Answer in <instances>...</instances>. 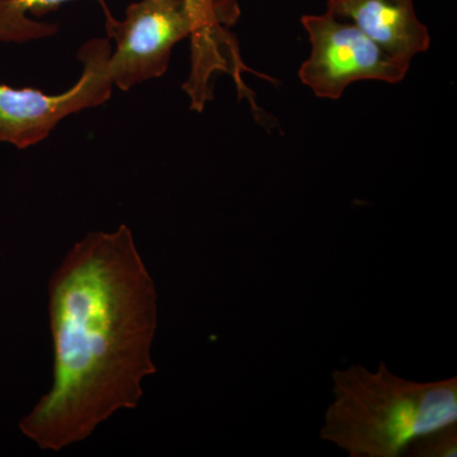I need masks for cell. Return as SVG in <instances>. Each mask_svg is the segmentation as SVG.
I'll list each match as a JSON object with an SVG mask.
<instances>
[{"mask_svg":"<svg viewBox=\"0 0 457 457\" xmlns=\"http://www.w3.org/2000/svg\"><path fill=\"white\" fill-rule=\"evenodd\" d=\"M327 11L353 23L385 53L409 66L431 47V33L418 18L414 0H328Z\"/></svg>","mask_w":457,"mask_h":457,"instance_id":"7","label":"cell"},{"mask_svg":"<svg viewBox=\"0 0 457 457\" xmlns=\"http://www.w3.org/2000/svg\"><path fill=\"white\" fill-rule=\"evenodd\" d=\"M302 25L312 50L297 74L318 98L336 101L360 80L398 84L407 77L411 66L385 53L353 23L330 12L306 14Z\"/></svg>","mask_w":457,"mask_h":457,"instance_id":"4","label":"cell"},{"mask_svg":"<svg viewBox=\"0 0 457 457\" xmlns=\"http://www.w3.org/2000/svg\"><path fill=\"white\" fill-rule=\"evenodd\" d=\"M73 0H0V42L26 44L51 37L59 31L57 25L33 20L55 12ZM104 18L112 17L106 0H96Z\"/></svg>","mask_w":457,"mask_h":457,"instance_id":"8","label":"cell"},{"mask_svg":"<svg viewBox=\"0 0 457 457\" xmlns=\"http://www.w3.org/2000/svg\"><path fill=\"white\" fill-rule=\"evenodd\" d=\"M164 2H183V0H164Z\"/></svg>","mask_w":457,"mask_h":457,"instance_id":"10","label":"cell"},{"mask_svg":"<svg viewBox=\"0 0 457 457\" xmlns=\"http://www.w3.org/2000/svg\"><path fill=\"white\" fill-rule=\"evenodd\" d=\"M49 324L53 384L20 429L41 450L62 451L137 408L156 374L158 293L128 225L69 249L49 281Z\"/></svg>","mask_w":457,"mask_h":457,"instance_id":"1","label":"cell"},{"mask_svg":"<svg viewBox=\"0 0 457 457\" xmlns=\"http://www.w3.org/2000/svg\"><path fill=\"white\" fill-rule=\"evenodd\" d=\"M104 27L116 46L108 59V73L113 87L123 92L163 77L171 50L192 32L183 2L164 0L132 3L123 20L104 18Z\"/></svg>","mask_w":457,"mask_h":457,"instance_id":"5","label":"cell"},{"mask_svg":"<svg viewBox=\"0 0 457 457\" xmlns=\"http://www.w3.org/2000/svg\"><path fill=\"white\" fill-rule=\"evenodd\" d=\"M320 438L350 457L404 456L420 436L457 425V378L408 380L381 361L336 370Z\"/></svg>","mask_w":457,"mask_h":457,"instance_id":"2","label":"cell"},{"mask_svg":"<svg viewBox=\"0 0 457 457\" xmlns=\"http://www.w3.org/2000/svg\"><path fill=\"white\" fill-rule=\"evenodd\" d=\"M111 53L110 38L86 42L78 51L79 79L59 95L0 83V143L21 150L37 145L66 117L106 104L113 89L108 73Z\"/></svg>","mask_w":457,"mask_h":457,"instance_id":"3","label":"cell"},{"mask_svg":"<svg viewBox=\"0 0 457 457\" xmlns=\"http://www.w3.org/2000/svg\"><path fill=\"white\" fill-rule=\"evenodd\" d=\"M192 22L191 71L183 89L191 110L203 112L213 98V84L227 74L236 83L240 97H249L243 73H254L245 65L236 37L228 31L240 12L236 0H183ZM257 74V73H255Z\"/></svg>","mask_w":457,"mask_h":457,"instance_id":"6","label":"cell"},{"mask_svg":"<svg viewBox=\"0 0 457 457\" xmlns=\"http://www.w3.org/2000/svg\"><path fill=\"white\" fill-rule=\"evenodd\" d=\"M404 456L456 457L457 425L446 426L437 431L420 436L409 445Z\"/></svg>","mask_w":457,"mask_h":457,"instance_id":"9","label":"cell"}]
</instances>
